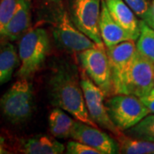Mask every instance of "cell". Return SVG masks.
Wrapping results in <instances>:
<instances>
[{
	"label": "cell",
	"mask_w": 154,
	"mask_h": 154,
	"mask_svg": "<svg viewBox=\"0 0 154 154\" xmlns=\"http://www.w3.org/2000/svg\"><path fill=\"white\" fill-rule=\"evenodd\" d=\"M48 91L52 105L69 113L77 121L98 127L88 115L81 81L74 64L60 61L52 68Z\"/></svg>",
	"instance_id": "6da1fadb"
},
{
	"label": "cell",
	"mask_w": 154,
	"mask_h": 154,
	"mask_svg": "<svg viewBox=\"0 0 154 154\" xmlns=\"http://www.w3.org/2000/svg\"><path fill=\"white\" fill-rule=\"evenodd\" d=\"M49 18L56 44L69 52H81L98 45L80 31L72 22L63 0H51L48 4Z\"/></svg>",
	"instance_id": "7a4b0ae2"
},
{
	"label": "cell",
	"mask_w": 154,
	"mask_h": 154,
	"mask_svg": "<svg viewBox=\"0 0 154 154\" xmlns=\"http://www.w3.org/2000/svg\"><path fill=\"white\" fill-rule=\"evenodd\" d=\"M19 78L31 79L44 64L50 51L49 35L43 28L28 30L19 38Z\"/></svg>",
	"instance_id": "3957f363"
},
{
	"label": "cell",
	"mask_w": 154,
	"mask_h": 154,
	"mask_svg": "<svg viewBox=\"0 0 154 154\" xmlns=\"http://www.w3.org/2000/svg\"><path fill=\"white\" fill-rule=\"evenodd\" d=\"M34 110L33 85L28 79L20 78L0 99V110L12 123L28 121Z\"/></svg>",
	"instance_id": "277c9868"
},
{
	"label": "cell",
	"mask_w": 154,
	"mask_h": 154,
	"mask_svg": "<svg viewBox=\"0 0 154 154\" xmlns=\"http://www.w3.org/2000/svg\"><path fill=\"white\" fill-rule=\"evenodd\" d=\"M105 104L111 121L122 132L136 125L151 114L140 99L132 94H114Z\"/></svg>",
	"instance_id": "5b68a950"
},
{
	"label": "cell",
	"mask_w": 154,
	"mask_h": 154,
	"mask_svg": "<svg viewBox=\"0 0 154 154\" xmlns=\"http://www.w3.org/2000/svg\"><path fill=\"white\" fill-rule=\"evenodd\" d=\"M101 0H67V11L77 28L94 42L104 46L99 33Z\"/></svg>",
	"instance_id": "8992f818"
},
{
	"label": "cell",
	"mask_w": 154,
	"mask_h": 154,
	"mask_svg": "<svg viewBox=\"0 0 154 154\" xmlns=\"http://www.w3.org/2000/svg\"><path fill=\"white\" fill-rule=\"evenodd\" d=\"M79 61L85 72L105 96L113 95L110 62L106 49L97 45L79 52Z\"/></svg>",
	"instance_id": "52a82bcc"
},
{
	"label": "cell",
	"mask_w": 154,
	"mask_h": 154,
	"mask_svg": "<svg viewBox=\"0 0 154 154\" xmlns=\"http://www.w3.org/2000/svg\"><path fill=\"white\" fill-rule=\"evenodd\" d=\"M135 40L129 39L107 48L114 94H127V82L133 60L137 52Z\"/></svg>",
	"instance_id": "ba28073f"
},
{
	"label": "cell",
	"mask_w": 154,
	"mask_h": 154,
	"mask_svg": "<svg viewBox=\"0 0 154 154\" xmlns=\"http://www.w3.org/2000/svg\"><path fill=\"white\" fill-rule=\"evenodd\" d=\"M81 75V86L89 116L98 126L109 130L115 137L119 136L122 132L117 128L108 114L104 101L105 94L85 72L82 71Z\"/></svg>",
	"instance_id": "9c48e42d"
},
{
	"label": "cell",
	"mask_w": 154,
	"mask_h": 154,
	"mask_svg": "<svg viewBox=\"0 0 154 154\" xmlns=\"http://www.w3.org/2000/svg\"><path fill=\"white\" fill-rule=\"evenodd\" d=\"M154 88V63L136 52L127 82V94L139 98Z\"/></svg>",
	"instance_id": "30bf717a"
},
{
	"label": "cell",
	"mask_w": 154,
	"mask_h": 154,
	"mask_svg": "<svg viewBox=\"0 0 154 154\" xmlns=\"http://www.w3.org/2000/svg\"><path fill=\"white\" fill-rule=\"evenodd\" d=\"M70 138L94 147L100 154L119 153L117 140L101 131L98 127L91 126L76 120L73 127Z\"/></svg>",
	"instance_id": "8fae6325"
},
{
	"label": "cell",
	"mask_w": 154,
	"mask_h": 154,
	"mask_svg": "<svg viewBox=\"0 0 154 154\" xmlns=\"http://www.w3.org/2000/svg\"><path fill=\"white\" fill-rule=\"evenodd\" d=\"M99 28L100 36L106 49L123 41L133 39L131 36L112 18L104 0H101Z\"/></svg>",
	"instance_id": "7c38bea8"
},
{
	"label": "cell",
	"mask_w": 154,
	"mask_h": 154,
	"mask_svg": "<svg viewBox=\"0 0 154 154\" xmlns=\"http://www.w3.org/2000/svg\"><path fill=\"white\" fill-rule=\"evenodd\" d=\"M112 18L117 22L134 40L140 35V21L134 11L123 0H104Z\"/></svg>",
	"instance_id": "4fadbf2b"
},
{
	"label": "cell",
	"mask_w": 154,
	"mask_h": 154,
	"mask_svg": "<svg viewBox=\"0 0 154 154\" xmlns=\"http://www.w3.org/2000/svg\"><path fill=\"white\" fill-rule=\"evenodd\" d=\"M31 17V0H22L11 20L0 33V38L7 41L21 38L30 28Z\"/></svg>",
	"instance_id": "5bb4252c"
},
{
	"label": "cell",
	"mask_w": 154,
	"mask_h": 154,
	"mask_svg": "<svg viewBox=\"0 0 154 154\" xmlns=\"http://www.w3.org/2000/svg\"><path fill=\"white\" fill-rule=\"evenodd\" d=\"M64 146L55 137L40 134L25 140L22 152L27 154H60L64 152Z\"/></svg>",
	"instance_id": "9a60e30c"
},
{
	"label": "cell",
	"mask_w": 154,
	"mask_h": 154,
	"mask_svg": "<svg viewBox=\"0 0 154 154\" xmlns=\"http://www.w3.org/2000/svg\"><path fill=\"white\" fill-rule=\"evenodd\" d=\"M19 65V56L15 46L9 41L0 44V86L8 82Z\"/></svg>",
	"instance_id": "2e32d148"
},
{
	"label": "cell",
	"mask_w": 154,
	"mask_h": 154,
	"mask_svg": "<svg viewBox=\"0 0 154 154\" xmlns=\"http://www.w3.org/2000/svg\"><path fill=\"white\" fill-rule=\"evenodd\" d=\"M49 128L51 134L55 138L67 139L71 137V132L75 120L60 108H55L51 111L48 117Z\"/></svg>",
	"instance_id": "e0dca14e"
},
{
	"label": "cell",
	"mask_w": 154,
	"mask_h": 154,
	"mask_svg": "<svg viewBox=\"0 0 154 154\" xmlns=\"http://www.w3.org/2000/svg\"><path fill=\"white\" fill-rule=\"evenodd\" d=\"M116 139L121 153L154 154V141L130 137L123 133Z\"/></svg>",
	"instance_id": "ac0fdd59"
},
{
	"label": "cell",
	"mask_w": 154,
	"mask_h": 154,
	"mask_svg": "<svg viewBox=\"0 0 154 154\" xmlns=\"http://www.w3.org/2000/svg\"><path fill=\"white\" fill-rule=\"evenodd\" d=\"M140 35L136 39L137 51L154 63V29L143 20L140 21Z\"/></svg>",
	"instance_id": "d6986e66"
},
{
	"label": "cell",
	"mask_w": 154,
	"mask_h": 154,
	"mask_svg": "<svg viewBox=\"0 0 154 154\" xmlns=\"http://www.w3.org/2000/svg\"><path fill=\"white\" fill-rule=\"evenodd\" d=\"M128 136L154 141V113L149 114L136 125L124 131Z\"/></svg>",
	"instance_id": "ffe728a7"
},
{
	"label": "cell",
	"mask_w": 154,
	"mask_h": 154,
	"mask_svg": "<svg viewBox=\"0 0 154 154\" xmlns=\"http://www.w3.org/2000/svg\"><path fill=\"white\" fill-rule=\"evenodd\" d=\"M22 0H0V33L11 20Z\"/></svg>",
	"instance_id": "44dd1931"
},
{
	"label": "cell",
	"mask_w": 154,
	"mask_h": 154,
	"mask_svg": "<svg viewBox=\"0 0 154 154\" xmlns=\"http://www.w3.org/2000/svg\"><path fill=\"white\" fill-rule=\"evenodd\" d=\"M123 1L134 11V13L137 17L141 18V20H144L146 17L151 7L149 0H123Z\"/></svg>",
	"instance_id": "7402d4cb"
},
{
	"label": "cell",
	"mask_w": 154,
	"mask_h": 154,
	"mask_svg": "<svg viewBox=\"0 0 154 154\" xmlns=\"http://www.w3.org/2000/svg\"><path fill=\"white\" fill-rule=\"evenodd\" d=\"M66 152L69 154H100L98 150L75 140L68 143Z\"/></svg>",
	"instance_id": "603a6c76"
},
{
	"label": "cell",
	"mask_w": 154,
	"mask_h": 154,
	"mask_svg": "<svg viewBox=\"0 0 154 154\" xmlns=\"http://www.w3.org/2000/svg\"><path fill=\"white\" fill-rule=\"evenodd\" d=\"M141 102L146 105L151 113H154V88L146 95L140 98Z\"/></svg>",
	"instance_id": "cb8c5ba5"
},
{
	"label": "cell",
	"mask_w": 154,
	"mask_h": 154,
	"mask_svg": "<svg viewBox=\"0 0 154 154\" xmlns=\"http://www.w3.org/2000/svg\"><path fill=\"white\" fill-rule=\"evenodd\" d=\"M154 21V0H152V2L151 3V7H150V11H149L148 14L146 17L144 19V22H146V21Z\"/></svg>",
	"instance_id": "d4e9b609"
},
{
	"label": "cell",
	"mask_w": 154,
	"mask_h": 154,
	"mask_svg": "<svg viewBox=\"0 0 154 154\" xmlns=\"http://www.w3.org/2000/svg\"><path fill=\"white\" fill-rule=\"evenodd\" d=\"M4 143H5V140H4V139L0 136V154L5 153V148H4Z\"/></svg>",
	"instance_id": "484cf974"
},
{
	"label": "cell",
	"mask_w": 154,
	"mask_h": 154,
	"mask_svg": "<svg viewBox=\"0 0 154 154\" xmlns=\"http://www.w3.org/2000/svg\"><path fill=\"white\" fill-rule=\"evenodd\" d=\"M145 22L148 25L149 27H151L152 29H154V21L150 20V21H146V22Z\"/></svg>",
	"instance_id": "4316f807"
}]
</instances>
